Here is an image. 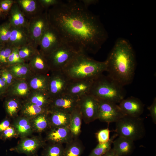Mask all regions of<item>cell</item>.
Listing matches in <instances>:
<instances>
[{
  "instance_id": "1",
  "label": "cell",
  "mask_w": 156,
  "mask_h": 156,
  "mask_svg": "<svg viewBox=\"0 0 156 156\" xmlns=\"http://www.w3.org/2000/svg\"><path fill=\"white\" fill-rule=\"evenodd\" d=\"M47 11L50 24L64 43L78 53L96 54L108 38L99 17L80 0H68Z\"/></svg>"
},
{
  "instance_id": "2",
  "label": "cell",
  "mask_w": 156,
  "mask_h": 156,
  "mask_svg": "<svg viewBox=\"0 0 156 156\" xmlns=\"http://www.w3.org/2000/svg\"><path fill=\"white\" fill-rule=\"evenodd\" d=\"M105 61L107 75L123 86L132 82L136 60L134 51L129 41L122 38L118 39Z\"/></svg>"
},
{
  "instance_id": "3",
  "label": "cell",
  "mask_w": 156,
  "mask_h": 156,
  "mask_svg": "<svg viewBox=\"0 0 156 156\" xmlns=\"http://www.w3.org/2000/svg\"><path fill=\"white\" fill-rule=\"evenodd\" d=\"M105 60H96L83 53H78L62 71L70 80H94L106 71Z\"/></svg>"
},
{
  "instance_id": "4",
  "label": "cell",
  "mask_w": 156,
  "mask_h": 156,
  "mask_svg": "<svg viewBox=\"0 0 156 156\" xmlns=\"http://www.w3.org/2000/svg\"><path fill=\"white\" fill-rule=\"evenodd\" d=\"M123 87L108 75L102 74L94 80L89 94L99 100L119 103L125 98Z\"/></svg>"
},
{
  "instance_id": "5",
  "label": "cell",
  "mask_w": 156,
  "mask_h": 156,
  "mask_svg": "<svg viewBox=\"0 0 156 156\" xmlns=\"http://www.w3.org/2000/svg\"><path fill=\"white\" fill-rule=\"evenodd\" d=\"M114 131L118 136L124 137L134 142L142 138L146 134L143 118L125 115L116 122Z\"/></svg>"
},
{
  "instance_id": "6",
  "label": "cell",
  "mask_w": 156,
  "mask_h": 156,
  "mask_svg": "<svg viewBox=\"0 0 156 156\" xmlns=\"http://www.w3.org/2000/svg\"><path fill=\"white\" fill-rule=\"evenodd\" d=\"M78 53L64 43L46 56L50 71L62 70Z\"/></svg>"
},
{
  "instance_id": "7",
  "label": "cell",
  "mask_w": 156,
  "mask_h": 156,
  "mask_svg": "<svg viewBox=\"0 0 156 156\" xmlns=\"http://www.w3.org/2000/svg\"><path fill=\"white\" fill-rule=\"evenodd\" d=\"M49 24L46 10L28 20L27 29L31 43L36 47H38L41 38Z\"/></svg>"
},
{
  "instance_id": "8",
  "label": "cell",
  "mask_w": 156,
  "mask_h": 156,
  "mask_svg": "<svg viewBox=\"0 0 156 156\" xmlns=\"http://www.w3.org/2000/svg\"><path fill=\"white\" fill-rule=\"evenodd\" d=\"M64 43L58 31L49 24L41 38L39 50L46 56Z\"/></svg>"
},
{
  "instance_id": "9",
  "label": "cell",
  "mask_w": 156,
  "mask_h": 156,
  "mask_svg": "<svg viewBox=\"0 0 156 156\" xmlns=\"http://www.w3.org/2000/svg\"><path fill=\"white\" fill-rule=\"evenodd\" d=\"M79 107L82 120L88 124L98 119L99 102L93 96L87 94L79 98Z\"/></svg>"
},
{
  "instance_id": "10",
  "label": "cell",
  "mask_w": 156,
  "mask_h": 156,
  "mask_svg": "<svg viewBox=\"0 0 156 156\" xmlns=\"http://www.w3.org/2000/svg\"><path fill=\"white\" fill-rule=\"evenodd\" d=\"M49 75L48 94L51 99L65 93L70 80L62 70L51 71Z\"/></svg>"
},
{
  "instance_id": "11",
  "label": "cell",
  "mask_w": 156,
  "mask_h": 156,
  "mask_svg": "<svg viewBox=\"0 0 156 156\" xmlns=\"http://www.w3.org/2000/svg\"><path fill=\"white\" fill-rule=\"evenodd\" d=\"M98 100L99 102L98 119L101 121L108 124L116 122L125 116L117 103L107 101Z\"/></svg>"
},
{
  "instance_id": "12",
  "label": "cell",
  "mask_w": 156,
  "mask_h": 156,
  "mask_svg": "<svg viewBox=\"0 0 156 156\" xmlns=\"http://www.w3.org/2000/svg\"><path fill=\"white\" fill-rule=\"evenodd\" d=\"M79 98L64 94L51 99L48 109L59 110L70 114L78 106Z\"/></svg>"
},
{
  "instance_id": "13",
  "label": "cell",
  "mask_w": 156,
  "mask_h": 156,
  "mask_svg": "<svg viewBox=\"0 0 156 156\" xmlns=\"http://www.w3.org/2000/svg\"><path fill=\"white\" fill-rule=\"evenodd\" d=\"M44 141L39 137L23 138L12 150L28 156L34 155L41 148L45 145Z\"/></svg>"
},
{
  "instance_id": "14",
  "label": "cell",
  "mask_w": 156,
  "mask_h": 156,
  "mask_svg": "<svg viewBox=\"0 0 156 156\" xmlns=\"http://www.w3.org/2000/svg\"><path fill=\"white\" fill-rule=\"evenodd\" d=\"M119 103L118 106L125 115L138 117L143 112L144 105L136 97L131 96L124 98Z\"/></svg>"
},
{
  "instance_id": "15",
  "label": "cell",
  "mask_w": 156,
  "mask_h": 156,
  "mask_svg": "<svg viewBox=\"0 0 156 156\" xmlns=\"http://www.w3.org/2000/svg\"><path fill=\"white\" fill-rule=\"evenodd\" d=\"M46 140L49 143L63 144L73 139L69 127L51 128L47 132Z\"/></svg>"
},
{
  "instance_id": "16",
  "label": "cell",
  "mask_w": 156,
  "mask_h": 156,
  "mask_svg": "<svg viewBox=\"0 0 156 156\" xmlns=\"http://www.w3.org/2000/svg\"><path fill=\"white\" fill-rule=\"evenodd\" d=\"M94 80H70L65 93L80 98L89 94Z\"/></svg>"
},
{
  "instance_id": "17",
  "label": "cell",
  "mask_w": 156,
  "mask_h": 156,
  "mask_svg": "<svg viewBox=\"0 0 156 156\" xmlns=\"http://www.w3.org/2000/svg\"><path fill=\"white\" fill-rule=\"evenodd\" d=\"M29 43H31V40L27 27L11 26L10 36L7 44L13 48H19Z\"/></svg>"
},
{
  "instance_id": "18",
  "label": "cell",
  "mask_w": 156,
  "mask_h": 156,
  "mask_svg": "<svg viewBox=\"0 0 156 156\" xmlns=\"http://www.w3.org/2000/svg\"><path fill=\"white\" fill-rule=\"evenodd\" d=\"M15 1L28 20L37 16L44 12V10L38 0Z\"/></svg>"
},
{
  "instance_id": "19",
  "label": "cell",
  "mask_w": 156,
  "mask_h": 156,
  "mask_svg": "<svg viewBox=\"0 0 156 156\" xmlns=\"http://www.w3.org/2000/svg\"><path fill=\"white\" fill-rule=\"evenodd\" d=\"M51 128L69 127L70 114L56 109H48L47 112Z\"/></svg>"
},
{
  "instance_id": "20",
  "label": "cell",
  "mask_w": 156,
  "mask_h": 156,
  "mask_svg": "<svg viewBox=\"0 0 156 156\" xmlns=\"http://www.w3.org/2000/svg\"><path fill=\"white\" fill-rule=\"evenodd\" d=\"M112 149L118 156H129L135 148L134 141L126 138L118 136L114 139Z\"/></svg>"
},
{
  "instance_id": "21",
  "label": "cell",
  "mask_w": 156,
  "mask_h": 156,
  "mask_svg": "<svg viewBox=\"0 0 156 156\" xmlns=\"http://www.w3.org/2000/svg\"><path fill=\"white\" fill-rule=\"evenodd\" d=\"M29 61L28 64L31 70L36 74H47L50 71L46 56L38 50Z\"/></svg>"
},
{
  "instance_id": "22",
  "label": "cell",
  "mask_w": 156,
  "mask_h": 156,
  "mask_svg": "<svg viewBox=\"0 0 156 156\" xmlns=\"http://www.w3.org/2000/svg\"><path fill=\"white\" fill-rule=\"evenodd\" d=\"M15 1L9 11L8 20L11 26L27 28L28 20L26 18L17 3Z\"/></svg>"
},
{
  "instance_id": "23",
  "label": "cell",
  "mask_w": 156,
  "mask_h": 156,
  "mask_svg": "<svg viewBox=\"0 0 156 156\" xmlns=\"http://www.w3.org/2000/svg\"><path fill=\"white\" fill-rule=\"evenodd\" d=\"M28 83L32 91L48 93L49 75L47 74H36L29 77Z\"/></svg>"
},
{
  "instance_id": "24",
  "label": "cell",
  "mask_w": 156,
  "mask_h": 156,
  "mask_svg": "<svg viewBox=\"0 0 156 156\" xmlns=\"http://www.w3.org/2000/svg\"><path fill=\"white\" fill-rule=\"evenodd\" d=\"M82 118L78 106L70 114L69 126L73 139L78 138L81 132Z\"/></svg>"
},
{
  "instance_id": "25",
  "label": "cell",
  "mask_w": 156,
  "mask_h": 156,
  "mask_svg": "<svg viewBox=\"0 0 156 156\" xmlns=\"http://www.w3.org/2000/svg\"><path fill=\"white\" fill-rule=\"evenodd\" d=\"M27 97V102L48 109L51 99L47 93L32 91Z\"/></svg>"
},
{
  "instance_id": "26",
  "label": "cell",
  "mask_w": 156,
  "mask_h": 156,
  "mask_svg": "<svg viewBox=\"0 0 156 156\" xmlns=\"http://www.w3.org/2000/svg\"><path fill=\"white\" fill-rule=\"evenodd\" d=\"M13 127L17 134L23 138L29 135L34 131L31 119L24 116L16 119L14 122Z\"/></svg>"
},
{
  "instance_id": "27",
  "label": "cell",
  "mask_w": 156,
  "mask_h": 156,
  "mask_svg": "<svg viewBox=\"0 0 156 156\" xmlns=\"http://www.w3.org/2000/svg\"><path fill=\"white\" fill-rule=\"evenodd\" d=\"M9 72L17 79H25L29 77L31 70L28 64L25 62L9 65Z\"/></svg>"
},
{
  "instance_id": "28",
  "label": "cell",
  "mask_w": 156,
  "mask_h": 156,
  "mask_svg": "<svg viewBox=\"0 0 156 156\" xmlns=\"http://www.w3.org/2000/svg\"><path fill=\"white\" fill-rule=\"evenodd\" d=\"M47 112L31 119L33 130L41 133L50 128Z\"/></svg>"
},
{
  "instance_id": "29",
  "label": "cell",
  "mask_w": 156,
  "mask_h": 156,
  "mask_svg": "<svg viewBox=\"0 0 156 156\" xmlns=\"http://www.w3.org/2000/svg\"><path fill=\"white\" fill-rule=\"evenodd\" d=\"M84 147L78 138L73 139L66 144L64 148V156H81Z\"/></svg>"
},
{
  "instance_id": "30",
  "label": "cell",
  "mask_w": 156,
  "mask_h": 156,
  "mask_svg": "<svg viewBox=\"0 0 156 156\" xmlns=\"http://www.w3.org/2000/svg\"><path fill=\"white\" fill-rule=\"evenodd\" d=\"M12 83L11 93L12 95L19 97L27 96L30 92L28 83L25 79H18Z\"/></svg>"
},
{
  "instance_id": "31",
  "label": "cell",
  "mask_w": 156,
  "mask_h": 156,
  "mask_svg": "<svg viewBox=\"0 0 156 156\" xmlns=\"http://www.w3.org/2000/svg\"><path fill=\"white\" fill-rule=\"evenodd\" d=\"M48 109L27 102L22 106L21 112L23 116L31 119L38 115L46 112Z\"/></svg>"
},
{
  "instance_id": "32",
  "label": "cell",
  "mask_w": 156,
  "mask_h": 156,
  "mask_svg": "<svg viewBox=\"0 0 156 156\" xmlns=\"http://www.w3.org/2000/svg\"><path fill=\"white\" fill-rule=\"evenodd\" d=\"M43 147L42 156H64V147L63 144L49 143Z\"/></svg>"
},
{
  "instance_id": "33",
  "label": "cell",
  "mask_w": 156,
  "mask_h": 156,
  "mask_svg": "<svg viewBox=\"0 0 156 156\" xmlns=\"http://www.w3.org/2000/svg\"><path fill=\"white\" fill-rule=\"evenodd\" d=\"M118 136L116 133L112 135L107 142L99 144L91 151L88 156H102L110 150L113 141Z\"/></svg>"
},
{
  "instance_id": "34",
  "label": "cell",
  "mask_w": 156,
  "mask_h": 156,
  "mask_svg": "<svg viewBox=\"0 0 156 156\" xmlns=\"http://www.w3.org/2000/svg\"><path fill=\"white\" fill-rule=\"evenodd\" d=\"M18 50L20 57L25 62L29 61L38 49L32 44L29 43L18 48Z\"/></svg>"
},
{
  "instance_id": "35",
  "label": "cell",
  "mask_w": 156,
  "mask_h": 156,
  "mask_svg": "<svg viewBox=\"0 0 156 156\" xmlns=\"http://www.w3.org/2000/svg\"><path fill=\"white\" fill-rule=\"evenodd\" d=\"M11 31V26L8 21L0 25V44L4 45L9 40Z\"/></svg>"
},
{
  "instance_id": "36",
  "label": "cell",
  "mask_w": 156,
  "mask_h": 156,
  "mask_svg": "<svg viewBox=\"0 0 156 156\" xmlns=\"http://www.w3.org/2000/svg\"><path fill=\"white\" fill-rule=\"evenodd\" d=\"M20 107L19 102L14 99L8 101L6 104L7 112L11 117L15 116L18 113Z\"/></svg>"
},
{
  "instance_id": "37",
  "label": "cell",
  "mask_w": 156,
  "mask_h": 156,
  "mask_svg": "<svg viewBox=\"0 0 156 156\" xmlns=\"http://www.w3.org/2000/svg\"><path fill=\"white\" fill-rule=\"evenodd\" d=\"M111 131L108 127L97 132L95 135L98 143H103L108 141L110 139V133Z\"/></svg>"
},
{
  "instance_id": "38",
  "label": "cell",
  "mask_w": 156,
  "mask_h": 156,
  "mask_svg": "<svg viewBox=\"0 0 156 156\" xmlns=\"http://www.w3.org/2000/svg\"><path fill=\"white\" fill-rule=\"evenodd\" d=\"M25 62L20 57L18 48H13L10 54L8 59V65Z\"/></svg>"
},
{
  "instance_id": "39",
  "label": "cell",
  "mask_w": 156,
  "mask_h": 156,
  "mask_svg": "<svg viewBox=\"0 0 156 156\" xmlns=\"http://www.w3.org/2000/svg\"><path fill=\"white\" fill-rule=\"evenodd\" d=\"M13 48L8 44L4 46L0 52V63L7 64L8 59Z\"/></svg>"
},
{
  "instance_id": "40",
  "label": "cell",
  "mask_w": 156,
  "mask_h": 156,
  "mask_svg": "<svg viewBox=\"0 0 156 156\" xmlns=\"http://www.w3.org/2000/svg\"><path fill=\"white\" fill-rule=\"evenodd\" d=\"M17 134L13 126H10L0 135V137L3 140H6L12 138Z\"/></svg>"
},
{
  "instance_id": "41",
  "label": "cell",
  "mask_w": 156,
  "mask_h": 156,
  "mask_svg": "<svg viewBox=\"0 0 156 156\" xmlns=\"http://www.w3.org/2000/svg\"><path fill=\"white\" fill-rule=\"evenodd\" d=\"M38 1L45 10L60 4L62 1L59 0H38Z\"/></svg>"
},
{
  "instance_id": "42",
  "label": "cell",
  "mask_w": 156,
  "mask_h": 156,
  "mask_svg": "<svg viewBox=\"0 0 156 156\" xmlns=\"http://www.w3.org/2000/svg\"><path fill=\"white\" fill-rule=\"evenodd\" d=\"M13 0H2L0 1V8L2 12H9L14 2Z\"/></svg>"
},
{
  "instance_id": "43",
  "label": "cell",
  "mask_w": 156,
  "mask_h": 156,
  "mask_svg": "<svg viewBox=\"0 0 156 156\" xmlns=\"http://www.w3.org/2000/svg\"><path fill=\"white\" fill-rule=\"evenodd\" d=\"M153 122L156 123V98L155 97L151 105L147 107Z\"/></svg>"
},
{
  "instance_id": "44",
  "label": "cell",
  "mask_w": 156,
  "mask_h": 156,
  "mask_svg": "<svg viewBox=\"0 0 156 156\" xmlns=\"http://www.w3.org/2000/svg\"><path fill=\"white\" fill-rule=\"evenodd\" d=\"M10 126V122L8 119H5L0 123V135L4 130Z\"/></svg>"
},
{
  "instance_id": "45",
  "label": "cell",
  "mask_w": 156,
  "mask_h": 156,
  "mask_svg": "<svg viewBox=\"0 0 156 156\" xmlns=\"http://www.w3.org/2000/svg\"><path fill=\"white\" fill-rule=\"evenodd\" d=\"M6 79V84L10 85L14 81L15 78L9 71H5L3 72Z\"/></svg>"
},
{
  "instance_id": "46",
  "label": "cell",
  "mask_w": 156,
  "mask_h": 156,
  "mask_svg": "<svg viewBox=\"0 0 156 156\" xmlns=\"http://www.w3.org/2000/svg\"><path fill=\"white\" fill-rule=\"evenodd\" d=\"M80 1L83 5L87 8L90 5L95 4L99 2V1L97 0H81Z\"/></svg>"
},
{
  "instance_id": "47",
  "label": "cell",
  "mask_w": 156,
  "mask_h": 156,
  "mask_svg": "<svg viewBox=\"0 0 156 156\" xmlns=\"http://www.w3.org/2000/svg\"><path fill=\"white\" fill-rule=\"evenodd\" d=\"M102 156H118L114 150L111 148Z\"/></svg>"
},
{
  "instance_id": "48",
  "label": "cell",
  "mask_w": 156,
  "mask_h": 156,
  "mask_svg": "<svg viewBox=\"0 0 156 156\" xmlns=\"http://www.w3.org/2000/svg\"><path fill=\"white\" fill-rule=\"evenodd\" d=\"M1 79L2 80L5 82L6 84V79L5 76L3 73L1 75Z\"/></svg>"
},
{
  "instance_id": "49",
  "label": "cell",
  "mask_w": 156,
  "mask_h": 156,
  "mask_svg": "<svg viewBox=\"0 0 156 156\" xmlns=\"http://www.w3.org/2000/svg\"><path fill=\"white\" fill-rule=\"evenodd\" d=\"M4 45H3L0 44V52L1 51V50L3 47Z\"/></svg>"
},
{
  "instance_id": "50",
  "label": "cell",
  "mask_w": 156,
  "mask_h": 156,
  "mask_svg": "<svg viewBox=\"0 0 156 156\" xmlns=\"http://www.w3.org/2000/svg\"><path fill=\"white\" fill-rule=\"evenodd\" d=\"M2 81V80L1 79V78H0V83L1 82V81Z\"/></svg>"
},
{
  "instance_id": "51",
  "label": "cell",
  "mask_w": 156,
  "mask_h": 156,
  "mask_svg": "<svg viewBox=\"0 0 156 156\" xmlns=\"http://www.w3.org/2000/svg\"><path fill=\"white\" fill-rule=\"evenodd\" d=\"M1 12H2V11H1V10L0 9V15L1 14Z\"/></svg>"
}]
</instances>
